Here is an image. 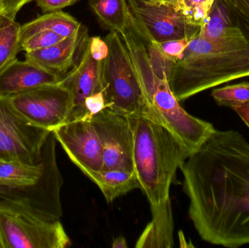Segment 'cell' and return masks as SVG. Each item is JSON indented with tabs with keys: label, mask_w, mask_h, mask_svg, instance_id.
Returning <instances> with one entry per match:
<instances>
[{
	"label": "cell",
	"mask_w": 249,
	"mask_h": 248,
	"mask_svg": "<svg viewBox=\"0 0 249 248\" xmlns=\"http://www.w3.org/2000/svg\"><path fill=\"white\" fill-rule=\"evenodd\" d=\"M179 169L200 238L225 248L249 244V142L244 135L215 130Z\"/></svg>",
	"instance_id": "obj_1"
},
{
	"label": "cell",
	"mask_w": 249,
	"mask_h": 248,
	"mask_svg": "<svg viewBox=\"0 0 249 248\" xmlns=\"http://www.w3.org/2000/svg\"><path fill=\"white\" fill-rule=\"evenodd\" d=\"M249 77V39L242 34L209 40L190 39L168 77L178 101L224 83Z\"/></svg>",
	"instance_id": "obj_2"
},
{
	"label": "cell",
	"mask_w": 249,
	"mask_h": 248,
	"mask_svg": "<svg viewBox=\"0 0 249 248\" xmlns=\"http://www.w3.org/2000/svg\"><path fill=\"white\" fill-rule=\"evenodd\" d=\"M133 135V167L150 206L170 199L177 170L190 153L163 125L142 116H129Z\"/></svg>",
	"instance_id": "obj_3"
},
{
	"label": "cell",
	"mask_w": 249,
	"mask_h": 248,
	"mask_svg": "<svg viewBox=\"0 0 249 248\" xmlns=\"http://www.w3.org/2000/svg\"><path fill=\"white\" fill-rule=\"evenodd\" d=\"M71 244L60 220L53 221L24 199H0V248H65Z\"/></svg>",
	"instance_id": "obj_4"
},
{
	"label": "cell",
	"mask_w": 249,
	"mask_h": 248,
	"mask_svg": "<svg viewBox=\"0 0 249 248\" xmlns=\"http://www.w3.org/2000/svg\"><path fill=\"white\" fill-rule=\"evenodd\" d=\"M109 45L103 61V93L107 108L127 116L153 119L152 111L130 52L122 36L110 31L105 39Z\"/></svg>",
	"instance_id": "obj_5"
},
{
	"label": "cell",
	"mask_w": 249,
	"mask_h": 248,
	"mask_svg": "<svg viewBox=\"0 0 249 248\" xmlns=\"http://www.w3.org/2000/svg\"><path fill=\"white\" fill-rule=\"evenodd\" d=\"M51 131L23 116L9 96H0V159L36 165Z\"/></svg>",
	"instance_id": "obj_6"
},
{
	"label": "cell",
	"mask_w": 249,
	"mask_h": 248,
	"mask_svg": "<svg viewBox=\"0 0 249 248\" xmlns=\"http://www.w3.org/2000/svg\"><path fill=\"white\" fill-rule=\"evenodd\" d=\"M9 97L23 116L37 126L51 131L67 122L72 107L71 93L61 82L39 86Z\"/></svg>",
	"instance_id": "obj_7"
},
{
	"label": "cell",
	"mask_w": 249,
	"mask_h": 248,
	"mask_svg": "<svg viewBox=\"0 0 249 248\" xmlns=\"http://www.w3.org/2000/svg\"><path fill=\"white\" fill-rule=\"evenodd\" d=\"M129 13L157 42L193 39L200 27L189 23L176 4L155 0H126Z\"/></svg>",
	"instance_id": "obj_8"
},
{
	"label": "cell",
	"mask_w": 249,
	"mask_h": 248,
	"mask_svg": "<svg viewBox=\"0 0 249 248\" xmlns=\"http://www.w3.org/2000/svg\"><path fill=\"white\" fill-rule=\"evenodd\" d=\"M90 120L103 149L102 170L134 171L133 135L129 116L105 108Z\"/></svg>",
	"instance_id": "obj_9"
},
{
	"label": "cell",
	"mask_w": 249,
	"mask_h": 248,
	"mask_svg": "<svg viewBox=\"0 0 249 248\" xmlns=\"http://www.w3.org/2000/svg\"><path fill=\"white\" fill-rule=\"evenodd\" d=\"M53 132L70 160L94 180L103 168V149L90 118L65 122Z\"/></svg>",
	"instance_id": "obj_10"
},
{
	"label": "cell",
	"mask_w": 249,
	"mask_h": 248,
	"mask_svg": "<svg viewBox=\"0 0 249 248\" xmlns=\"http://www.w3.org/2000/svg\"><path fill=\"white\" fill-rule=\"evenodd\" d=\"M56 141L51 131L42 148V177L32 187L18 190L20 198L53 221H58L63 215L61 190L64 181L57 163Z\"/></svg>",
	"instance_id": "obj_11"
},
{
	"label": "cell",
	"mask_w": 249,
	"mask_h": 248,
	"mask_svg": "<svg viewBox=\"0 0 249 248\" xmlns=\"http://www.w3.org/2000/svg\"><path fill=\"white\" fill-rule=\"evenodd\" d=\"M89 40L74 68L64 74L61 81L70 90L72 100V107L67 122L89 118L85 107L86 99L103 91V61L93 59Z\"/></svg>",
	"instance_id": "obj_12"
},
{
	"label": "cell",
	"mask_w": 249,
	"mask_h": 248,
	"mask_svg": "<svg viewBox=\"0 0 249 248\" xmlns=\"http://www.w3.org/2000/svg\"><path fill=\"white\" fill-rule=\"evenodd\" d=\"M88 30L81 26L76 34L64 38L61 42L43 49L26 52V60L48 71L64 75L75 65L89 40Z\"/></svg>",
	"instance_id": "obj_13"
},
{
	"label": "cell",
	"mask_w": 249,
	"mask_h": 248,
	"mask_svg": "<svg viewBox=\"0 0 249 248\" xmlns=\"http://www.w3.org/2000/svg\"><path fill=\"white\" fill-rule=\"evenodd\" d=\"M61 80L62 75L26 60H16L0 73V96H13L39 86L56 84Z\"/></svg>",
	"instance_id": "obj_14"
},
{
	"label": "cell",
	"mask_w": 249,
	"mask_h": 248,
	"mask_svg": "<svg viewBox=\"0 0 249 248\" xmlns=\"http://www.w3.org/2000/svg\"><path fill=\"white\" fill-rule=\"evenodd\" d=\"M152 220L136 243V248L174 247V218L171 199L151 206Z\"/></svg>",
	"instance_id": "obj_15"
},
{
	"label": "cell",
	"mask_w": 249,
	"mask_h": 248,
	"mask_svg": "<svg viewBox=\"0 0 249 248\" xmlns=\"http://www.w3.org/2000/svg\"><path fill=\"white\" fill-rule=\"evenodd\" d=\"M81 24L74 17L64 12L47 13L20 26V42L35 33L44 31L54 32L63 37L76 34Z\"/></svg>",
	"instance_id": "obj_16"
},
{
	"label": "cell",
	"mask_w": 249,
	"mask_h": 248,
	"mask_svg": "<svg viewBox=\"0 0 249 248\" xmlns=\"http://www.w3.org/2000/svg\"><path fill=\"white\" fill-rule=\"evenodd\" d=\"M242 33L225 0H215L198 35L209 40H218Z\"/></svg>",
	"instance_id": "obj_17"
},
{
	"label": "cell",
	"mask_w": 249,
	"mask_h": 248,
	"mask_svg": "<svg viewBox=\"0 0 249 248\" xmlns=\"http://www.w3.org/2000/svg\"><path fill=\"white\" fill-rule=\"evenodd\" d=\"M43 171L42 158L36 165L0 159V186L13 189L32 187L39 182Z\"/></svg>",
	"instance_id": "obj_18"
},
{
	"label": "cell",
	"mask_w": 249,
	"mask_h": 248,
	"mask_svg": "<svg viewBox=\"0 0 249 248\" xmlns=\"http://www.w3.org/2000/svg\"><path fill=\"white\" fill-rule=\"evenodd\" d=\"M93 182L99 186L109 203L133 189H140L135 171L120 169L102 170Z\"/></svg>",
	"instance_id": "obj_19"
},
{
	"label": "cell",
	"mask_w": 249,
	"mask_h": 248,
	"mask_svg": "<svg viewBox=\"0 0 249 248\" xmlns=\"http://www.w3.org/2000/svg\"><path fill=\"white\" fill-rule=\"evenodd\" d=\"M89 4L104 26L118 33L125 29L128 19L126 0H90Z\"/></svg>",
	"instance_id": "obj_20"
},
{
	"label": "cell",
	"mask_w": 249,
	"mask_h": 248,
	"mask_svg": "<svg viewBox=\"0 0 249 248\" xmlns=\"http://www.w3.org/2000/svg\"><path fill=\"white\" fill-rule=\"evenodd\" d=\"M20 25L12 20L0 28V73L13 61L20 52Z\"/></svg>",
	"instance_id": "obj_21"
},
{
	"label": "cell",
	"mask_w": 249,
	"mask_h": 248,
	"mask_svg": "<svg viewBox=\"0 0 249 248\" xmlns=\"http://www.w3.org/2000/svg\"><path fill=\"white\" fill-rule=\"evenodd\" d=\"M212 96L219 106L232 109L235 106L249 103V83L245 82L214 89Z\"/></svg>",
	"instance_id": "obj_22"
},
{
	"label": "cell",
	"mask_w": 249,
	"mask_h": 248,
	"mask_svg": "<svg viewBox=\"0 0 249 248\" xmlns=\"http://www.w3.org/2000/svg\"><path fill=\"white\" fill-rule=\"evenodd\" d=\"M215 0H179L178 7L190 24L201 27Z\"/></svg>",
	"instance_id": "obj_23"
},
{
	"label": "cell",
	"mask_w": 249,
	"mask_h": 248,
	"mask_svg": "<svg viewBox=\"0 0 249 248\" xmlns=\"http://www.w3.org/2000/svg\"><path fill=\"white\" fill-rule=\"evenodd\" d=\"M64 38L67 37H63L54 32H39L21 41L20 50L26 52L43 49L61 42Z\"/></svg>",
	"instance_id": "obj_24"
},
{
	"label": "cell",
	"mask_w": 249,
	"mask_h": 248,
	"mask_svg": "<svg viewBox=\"0 0 249 248\" xmlns=\"http://www.w3.org/2000/svg\"><path fill=\"white\" fill-rule=\"evenodd\" d=\"M238 27L249 39V0H225Z\"/></svg>",
	"instance_id": "obj_25"
},
{
	"label": "cell",
	"mask_w": 249,
	"mask_h": 248,
	"mask_svg": "<svg viewBox=\"0 0 249 248\" xmlns=\"http://www.w3.org/2000/svg\"><path fill=\"white\" fill-rule=\"evenodd\" d=\"M190 41L189 39H173L158 43L165 55L177 61L182 55Z\"/></svg>",
	"instance_id": "obj_26"
},
{
	"label": "cell",
	"mask_w": 249,
	"mask_h": 248,
	"mask_svg": "<svg viewBox=\"0 0 249 248\" xmlns=\"http://www.w3.org/2000/svg\"><path fill=\"white\" fill-rule=\"evenodd\" d=\"M89 48L93 59L97 61H104L109 55V48L106 40L100 36H93L89 38Z\"/></svg>",
	"instance_id": "obj_27"
},
{
	"label": "cell",
	"mask_w": 249,
	"mask_h": 248,
	"mask_svg": "<svg viewBox=\"0 0 249 248\" xmlns=\"http://www.w3.org/2000/svg\"><path fill=\"white\" fill-rule=\"evenodd\" d=\"M85 107L89 118H91L93 115L107 108L103 91L95 93L87 98L85 101Z\"/></svg>",
	"instance_id": "obj_28"
},
{
	"label": "cell",
	"mask_w": 249,
	"mask_h": 248,
	"mask_svg": "<svg viewBox=\"0 0 249 248\" xmlns=\"http://www.w3.org/2000/svg\"><path fill=\"white\" fill-rule=\"evenodd\" d=\"M38 7L43 13L60 11L69 6L72 5L79 0H35Z\"/></svg>",
	"instance_id": "obj_29"
},
{
	"label": "cell",
	"mask_w": 249,
	"mask_h": 248,
	"mask_svg": "<svg viewBox=\"0 0 249 248\" xmlns=\"http://www.w3.org/2000/svg\"><path fill=\"white\" fill-rule=\"evenodd\" d=\"M33 0H2L3 8L5 16L10 20H16V17L18 12L26 4Z\"/></svg>",
	"instance_id": "obj_30"
},
{
	"label": "cell",
	"mask_w": 249,
	"mask_h": 248,
	"mask_svg": "<svg viewBox=\"0 0 249 248\" xmlns=\"http://www.w3.org/2000/svg\"><path fill=\"white\" fill-rule=\"evenodd\" d=\"M232 110L236 112L237 115L240 116L249 129V103L235 106Z\"/></svg>",
	"instance_id": "obj_31"
},
{
	"label": "cell",
	"mask_w": 249,
	"mask_h": 248,
	"mask_svg": "<svg viewBox=\"0 0 249 248\" xmlns=\"http://www.w3.org/2000/svg\"><path fill=\"white\" fill-rule=\"evenodd\" d=\"M16 196V189H9L0 186V199L4 198H15Z\"/></svg>",
	"instance_id": "obj_32"
},
{
	"label": "cell",
	"mask_w": 249,
	"mask_h": 248,
	"mask_svg": "<svg viewBox=\"0 0 249 248\" xmlns=\"http://www.w3.org/2000/svg\"><path fill=\"white\" fill-rule=\"evenodd\" d=\"M112 247L113 248H127V244L124 237H118L113 240Z\"/></svg>",
	"instance_id": "obj_33"
},
{
	"label": "cell",
	"mask_w": 249,
	"mask_h": 248,
	"mask_svg": "<svg viewBox=\"0 0 249 248\" xmlns=\"http://www.w3.org/2000/svg\"><path fill=\"white\" fill-rule=\"evenodd\" d=\"M12 21L11 20L5 16V13L4 12V8H3L2 0H0V28L2 27L4 25L8 23L9 22Z\"/></svg>",
	"instance_id": "obj_34"
},
{
	"label": "cell",
	"mask_w": 249,
	"mask_h": 248,
	"mask_svg": "<svg viewBox=\"0 0 249 248\" xmlns=\"http://www.w3.org/2000/svg\"><path fill=\"white\" fill-rule=\"evenodd\" d=\"M155 1H162V2L170 3V4H176L178 7L179 0H155Z\"/></svg>",
	"instance_id": "obj_35"
}]
</instances>
